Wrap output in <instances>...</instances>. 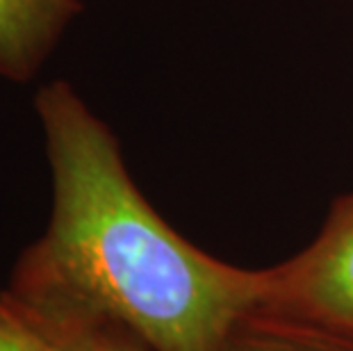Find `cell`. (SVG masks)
<instances>
[{"instance_id": "cell-1", "label": "cell", "mask_w": 353, "mask_h": 351, "mask_svg": "<svg viewBox=\"0 0 353 351\" xmlns=\"http://www.w3.org/2000/svg\"><path fill=\"white\" fill-rule=\"evenodd\" d=\"M34 114L52 208L46 230L14 265L5 301L30 319L123 328L148 351H228L265 301L269 267L230 265L180 235L71 82L39 87Z\"/></svg>"}, {"instance_id": "cell-2", "label": "cell", "mask_w": 353, "mask_h": 351, "mask_svg": "<svg viewBox=\"0 0 353 351\" xmlns=\"http://www.w3.org/2000/svg\"><path fill=\"white\" fill-rule=\"evenodd\" d=\"M258 312L353 345V190L303 251L269 267Z\"/></svg>"}, {"instance_id": "cell-3", "label": "cell", "mask_w": 353, "mask_h": 351, "mask_svg": "<svg viewBox=\"0 0 353 351\" xmlns=\"http://www.w3.org/2000/svg\"><path fill=\"white\" fill-rule=\"evenodd\" d=\"M80 14V0H0V78L32 80Z\"/></svg>"}, {"instance_id": "cell-4", "label": "cell", "mask_w": 353, "mask_h": 351, "mask_svg": "<svg viewBox=\"0 0 353 351\" xmlns=\"http://www.w3.org/2000/svg\"><path fill=\"white\" fill-rule=\"evenodd\" d=\"M228 351H353V345L253 312L232 333Z\"/></svg>"}, {"instance_id": "cell-5", "label": "cell", "mask_w": 353, "mask_h": 351, "mask_svg": "<svg viewBox=\"0 0 353 351\" xmlns=\"http://www.w3.org/2000/svg\"><path fill=\"white\" fill-rule=\"evenodd\" d=\"M23 319L34 331L41 351H148L137 338H132L123 328L110 324L50 322V319L30 317Z\"/></svg>"}, {"instance_id": "cell-6", "label": "cell", "mask_w": 353, "mask_h": 351, "mask_svg": "<svg viewBox=\"0 0 353 351\" xmlns=\"http://www.w3.org/2000/svg\"><path fill=\"white\" fill-rule=\"evenodd\" d=\"M0 351H41L28 322L0 294Z\"/></svg>"}]
</instances>
